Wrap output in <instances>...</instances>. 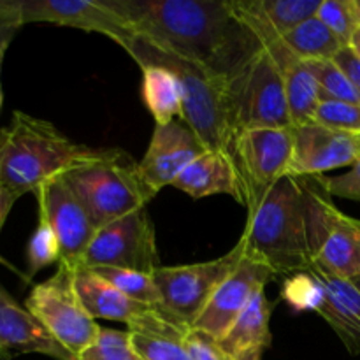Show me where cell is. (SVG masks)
<instances>
[{"label":"cell","instance_id":"6da1fadb","mask_svg":"<svg viewBox=\"0 0 360 360\" xmlns=\"http://www.w3.org/2000/svg\"><path fill=\"white\" fill-rule=\"evenodd\" d=\"M139 37L217 76L229 77L260 42L234 14L231 0H102Z\"/></svg>","mask_w":360,"mask_h":360},{"label":"cell","instance_id":"7a4b0ae2","mask_svg":"<svg viewBox=\"0 0 360 360\" xmlns=\"http://www.w3.org/2000/svg\"><path fill=\"white\" fill-rule=\"evenodd\" d=\"M338 214L326 176H285L248 213L245 255L276 276L309 271Z\"/></svg>","mask_w":360,"mask_h":360},{"label":"cell","instance_id":"3957f363","mask_svg":"<svg viewBox=\"0 0 360 360\" xmlns=\"http://www.w3.org/2000/svg\"><path fill=\"white\" fill-rule=\"evenodd\" d=\"M94 153L63 136L53 123L14 111L9 125L0 129V185L18 197L37 192Z\"/></svg>","mask_w":360,"mask_h":360},{"label":"cell","instance_id":"277c9868","mask_svg":"<svg viewBox=\"0 0 360 360\" xmlns=\"http://www.w3.org/2000/svg\"><path fill=\"white\" fill-rule=\"evenodd\" d=\"M125 51L137 63L164 65L176 74L183 97L181 120L204 144L206 150L232 155L234 134L231 129L227 105V79L210 72L197 63L155 48L136 35Z\"/></svg>","mask_w":360,"mask_h":360},{"label":"cell","instance_id":"5b68a950","mask_svg":"<svg viewBox=\"0 0 360 360\" xmlns=\"http://www.w3.org/2000/svg\"><path fill=\"white\" fill-rule=\"evenodd\" d=\"M62 178L79 199L97 231L111 221L143 210L157 192L134 160L120 148H97L88 160L74 165Z\"/></svg>","mask_w":360,"mask_h":360},{"label":"cell","instance_id":"8992f818","mask_svg":"<svg viewBox=\"0 0 360 360\" xmlns=\"http://www.w3.org/2000/svg\"><path fill=\"white\" fill-rule=\"evenodd\" d=\"M232 134L253 129H290L285 77L276 56L260 46L227 79Z\"/></svg>","mask_w":360,"mask_h":360},{"label":"cell","instance_id":"52a82bcc","mask_svg":"<svg viewBox=\"0 0 360 360\" xmlns=\"http://www.w3.org/2000/svg\"><path fill=\"white\" fill-rule=\"evenodd\" d=\"M245 257V243L238 245L214 260L188 266L158 267L151 276L160 292V304L157 309L167 319L192 329L195 320L206 308L211 295L225 281V278L238 267Z\"/></svg>","mask_w":360,"mask_h":360},{"label":"cell","instance_id":"ba28073f","mask_svg":"<svg viewBox=\"0 0 360 360\" xmlns=\"http://www.w3.org/2000/svg\"><path fill=\"white\" fill-rule=\"evenodd\" d=\"M25 306L72 357L97 340L101 326L88 315L77 295L74 267L58 264L51 278L32 288Z\"/></svg>","mask_w":360,"mask_h":360},{"label":"cell","instance_id":"9c48e42d","mask_svg":"<svg viewBox=\"0 0 360 360\" xmlns=\"http://www.w3.org/2000/svg\"><path fill=\"white\" fill-rule=\"evenodd\" d=\"M83 267H116L153 274L160 266L155 225L146 207L101 227L91 239Z\"/></svg>","mask_w":360,"mask_h":360},{"label":"cell","instance_id":"30bf717a","mask_svg":"<svg viewBox=\"0 0 360 360\" xmlns=\"http://www.w3.org/2000/svg\"><path fill=\"white\" fill-rule=\"evenodd\" d=\"M232 158L245 185L246 207L250 213L274 183L290 174L294 130L292 127L243 130L234 137Z\"/></svg>","mask_w":360,"mask_h":360},{"label":"cell","instance_id":"8fae6325","mask_svg":"<svg viewBox=\"0 0 360 360\" xmlns=\"http://www.w3.org/2000/svg\"><path fill=\"white\" fill-rule=\"evenodd\" d=\"M39 217L51 225L60 245V262L69 267H79L97 227L88 217L70 186L62 176L49 179L35 192Z\"/></svg>","mask_w":360,"mask_h":360},{"label":"cell","instance_id":"7c38bea8","mask_svg":"<svg viewBox=\"0 0 360 360\" xmlns=\"http://www.w3.org/2000/svg\"><path fill=\"white\" fill-rule=\"evenodd\" d=\"M274 278L276 273L269 266L245 255L238 267L214 290L192 329L221 340L252 299L266 290V285Z\"/></svg>","mask_w":360,"mask_h":360},{"label":"cell","instance_id":"4fadbf2b","mask_svg":"<svg viewBox=\"0 0 360 360\" xmlns=\"http://www.w3.org/2000/svg\"><path fill=\"white\" fill-rule=\"evenodd\" d=\"M21 21L55 23L60 27L97 32L111 37L123 49L136 39V30L102 0H18Z\"/></svg>","mask_w":360,"mask_h":360},{"label":"cell","instance_id":"5bb4252c","mask_svg":"<svg viewBox=\"0 0 360 360\" xmlns=\"http://www.w3.org/2000/svg\"><path fill=\"white\" fill-rule=\"evenodd\" d=\"M294 130V158L288 176H322L360 162V134L304 123Z\"/></svg>","mask_w":360,"mask_h":360},{"label":"cell","instance_id":"9a60e30c","mask_svg":"<svg viewBox=\"0 0 360 360\" xmlns=\"http://www.w3.org/2000/svg\"><path fill=\"white\" fill-rule=\"evenodd\" d=\"M204 151L207 150L199 137L185 123L174 120L155 127L150 146L139 162V171L158 193L164 186H172L174 179Z\"/></svg>","mask_w":360,"mask_h":360},{"label":"cell","instance_id":"2e32d148","mask_svg":"<svg viewBox=\"0 0 360 360\" xmlns=\"http://www.w3.org/2000/svg\"><path fill=\"white\" fill-rule=\"evenodd\" d=\"M0 354H41L56 360L74 357L60 347L27 306H20L0 285Z\"/></svg>","mask_w":360,"mask_h":360},{"label":"cell","instance_id":"e0dca14e","mask_svg":"<svg viewBox=\"0 0 360 360\" xmlns=\"http://www.w3.org/2000/svg\"><path fill=\"white\" fill-rule=\"evenodd\" d=\"M323 290V302L319 315L338 334L352 355L360 354V276L340 278L311 267Z\"/></svg>","mask_w":360,"mask_h":360},{"label":"cell","instance_id":"ac0fdd59","mask_svg":"<svg viewBox=\"0 0 360 360\" xmlns=\"http://www.w3.org/2000/svg\"><path fill=\"white\" fill-rule=\"evenodd\" d=\"M231 4L238 20L266 46L316 16L322 0H231Z\"/></svg>","mask_w":360,"mask_h":360},{"label":"cell","instance_id":"d6986e66","mask_svg":"<svg viewBox=\"0 0 360 360\" xmlns=\"http://www.w3.org/2000/svg\"><path fill=\"white\" fill-rule=\"evenodd\" d=\"M172 186L188 193L192 199L224 193L246 206V193L241 174L236 167L232 155L225 151H204L174 179Z\"/></svg>","mask_w":360,"mask_h":360},{"label":"cell","instance_id":"ffe728a7","mask_svg":"<svg viewBox=\"0 0 360 360\" xmlns=\"http://www.w3.org/2000/svg\"><path fill=\"white\" fill-rule=\"evenodd\" d=\"M130 345L141 360H192L186 334L190 327L167 319L157 308L127 323Z\"/></svg>","mask_w":360,"mask_h":360},{"label":"cell","instance_id":"44dd1931","mask_svg":"<svg viewBox=\"0 0 360 360\" xmlns=\"http://www.w3.org/2000/svg\"><path fill=\"white\" fill-rule=\"evenodd\" d=\"M74 287L84 309L94 320L102 319L129 323L151 309V306L141 304L123 295L118 288L88 267H74Z\"/></svg>","mask_w":360,"mask_h":360},{"label":"cell","instance_id":"7402d4cb","mask_svg":"<svg viewBox=\"0 0 360 360\" xmlns=\"http://www.w3.org/2000/svg\"><path fill=\"white\" fill-rule=\"evenodd\" d=\"M276 56L280 69L285 77V91H287L288 111H290L292 127L311 123L315 120L316 108L320 104V86L315 76L309 72L306 62L288 51L281 41L266 44Z\"/></svg>","mask_w":360,"mask_h":360},{"label":"cell","instance_id":"603a6c76","mask_svg":"<svg viewBox=\"0 0 360 360\" xmlns=\"http://www.w3.org/2000/svg\"><path fill=\"white\" fill-rule=\"evenodd\" d=\"M316 269L340 278L360 276V220L340 214L315 259Z\"/></svg>","mask_w":360,"mask_h":360},{"label":"cell","instance_id":"cb8c5ba5","mask_svg":"<svg viewBox=\"0 0 360 360\" xmlns=\"http://www.w3.org/2000/svg\"><path fill=\"white\" fill-rule=\"evenodd\" d=\"M274 302L266 297V290L252 299L245 311L238 316L231 329L220 341L221 348L232 357H239L250 350H266L271 347V313Z\"/></svg>","mask_w":360,"mask_h":360},{"label":"cell","instance_id":"d4e9b609","mask_svg":"<svg viewBox=\"0 0 360 360\" xmlns=\"http://www.w3.org/2000/svg\"><path fill=\"white\" fill-rule=\"evenodd\" d=\"M143 98L157 125H167L183 115V97L179 81L172 70L164 65L144 63Z\"/></svg>","mask_w":360,"mask_h":360},{"label":"cell","instance_id":"484cf974","mask_svg":"<svg viewBox=\"0 0 360 360\" xmlns=\"http://www.w3.org/2000/svg\"><path fill=\"white\" fill-rule=\"evenodd\" d=\"M281 44L294 53L302 62L311 60H333L343 42L322 23L316 16L302 21L280 37Z\"/></svg>","mask_w":360,"mask_h":360},{"label":"cell","instance_id":"4316f807","mask_svg":"<svg viewBox=\"0 0 360 360\" xmlns=\"http://www.w3.org/2000/svg\"><path fill=\"white\" fill-rule=\"evenodd\" d=\"M91 271H95L98 276L109 281L112 287L118 288L123 295L132 301L151 306V308H157L160 304V292L151 274L130 269H116V267H94Z\"/></svg>","mask_w":360,"mask_h":360},{"label":"cell","instance_id":"83f0119b","mask_svg":"<svg viewBox=\"0 0 360 360\" xmlns=\"http://www.w3.org/2000/svg\"><path fill=\"white\" fill-rule=\"evenodd\" d=\"M306 65L319 83L322 101L360 104V91L333 60H311V62H306Z\"/></svg>","mask_w":360,"mask_h":360},{"label":"cell","instance_id":"f1b7e54d","mask_svg":"<svg viewBox=\"0 0 360 360\" xmlns=\"http://www.w3.org/2000/svg\"><path fill=\"white\" fill-rule=\"evenodd\" d=\"M72 360H141L130 345L129 333L101 327L98 336Z\"/></svg>","mask_w":360,"mask_h":360},{"label":"cell","instance_id":"f546056e","mask_svg":"<svg viewBox=\"0 0 360 360\" xmlns=\"http://www.w3.org/2000/svg\"><path fill=\"white\" fill-rule=\"evenodd\" d=\"M281 299L288 302L295 311L319 313L323 302V290L309 271L292 274L281 288Z\"/></svg>","mask_w":360,"mask_h":360},{"label":"cell","instance_id":"4dcf8cb0","mask_svg":"<svg viewBox=\"0 0 360 360\" xmlns=\"http://www.w3.org/2000/svg\"><path fill=\"white\" fill-rule=\"evenodd\" d=\"M55 262H60L58 239H56L51 225L44 218L39 217L37 229L34 231L27 246L28 278L35 276L39 271H42L44 267L51 266Z\"/></svg>","mask_w":360,"mask_h":360},{"label":"cell","instance_id":"1f68e13d","mask_svg":"<svg viewBox=\"0 0 360 360\" xmlns=\"http://www.w3.org/2000/svg\"><path fill=\"white\" fill-rule=\"evenodd\" d=\"M316 18L343 42V46L350 44L359 28L352 0H322Z\"/></svg>","mask_w":360,"mask_h":360},{"label":"cell","instance_id":"d6a6232c","mask_svg":"<svg viewBox=\"0 0 360 360\" xmlns=\"http://www.w3.org/2000/svg\"><path fill=\"white\" fill-rule=\"evenodd\" d=\"M315 123L347 132L360 134V104L340 101H320L315 112Z\"/></svg>","mask_w":360,"mask_h":360},{"label":"cell","instance_id":"836d02e7","mask_svg":"<svg viewBox=\"0 0 360 360\" xmlns=\"http://www.w3.org/2000/svg\"><path fill=\"white\" fill-rule=\"evenodd\" d=\"M186 347H188L192 360H236L221 348L220 341L217 338L210 336L202 330L188 329Z\"/></svg>","mask_w":360,"mask_h":360},{"label":"cell","instance_id":"e575fe53","mask_svg":"<svg viewBox=\"0 0 360 360\" xmlns=\"http://www.w3.org/2000/svg\"><path fill=\"white\" fill-rule=\"evenodd\" d=\"M327 186L333 197L350 199L360 202V162L350 167V171L336 178H326Z\"/></svg>","mask_w":360,"mask_h":360},{"label":"cell","instance_id":"d590c367","mask_svg":"<svg viewBox=\"0 0 360 360\" xmlns=\"http://www.w3.org/2000/svg\"><path fill=\"white\" fill-rule=\"evenodd\" d=\"M21 27L23 21L18 0H0V42L13 41Z\"/></svg>","mask_w":360,"mask_h":360},{"label":"cell","instance_id":"8d00e7d4","mask_svg":"<svg viewBox=\"0 0 360 360\" xmlns=\"http://www.w3.org/2000/svg\"><path fill=\"white\" fill-rule=\"evenodd\" d=\"M333 62L340 67L345 72V76L350 79V83L360 91V58L354 53V49L350 46H345L340 51L336 53V56L333 58Z\"/></svg>","mask_w":360,"mask_h":360},{"label":"cell","instance_id":"74e56055","mask_svg":"<svg viewBox=\"0 0 360 360\" xmlns=\"http://www.w3.org/2000/svg\"><path fill=\"white\" fill-rule=\"evenodd\" d=\"M18 199H20V197H18L16 193H13L9 188L0 185V231H2L4 224H6L7 217H9L11 210H13L14 202H16Z\"/></svg>","mask_w":360,"mask_h":360},{"label":"cell","instance_id":"f35d334b","mask_svg":"<svg viewBox=\"0 0 360 360\" xmlns=\"http://www.w3.org/2000/svg\"><path fill=\"white\" fill-rule=\"evenodd\" d=\"M262 350H250L236 357V360H262Z\"/></svg>","mask_w":360,"mask_h":360},{"label":"cell","instance_id":"ab89813d","mask_svg":"<svg viewBox=\"0 0 360 360\" xmlns=\"http://www.w3.org/2000/svg\"><path fill=\"white\" fill-rule=\"evenodd\" d=\"M348 46H350V48L354 49L355 55H357L359 58H360V28H357V32H355V34H354V37H352L350 44H348Z\"/></svg>","mask_w":360,"mask_h":360},{"label":"cell","instance_id":"60d3db41","mask_svg":"<svg viewBox=\"0 0 360 360\" xmlns=\"http://www.w3.org/2000/svg\"><path fill=\"white\" fill-rule=\"evenodd\" d=\"M354 4V13H355V20H357V25L360 28V0H352Z\"/></svg>","mask_w":360,"mask_h":360}]
</instances>
